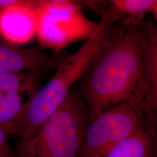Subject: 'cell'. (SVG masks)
<instances>
[{
    "label": "cell",
    "instance_id": "5",
    "mask_svg": "<svg viewBox=\"0 0 157 157\" xmlns=\"http://www.w3.org/2000/svg\"><path fill=\"white\" fill-rule=\"evenodd\" d=\"M146 122L149 124L140 109L128 103L101 112L87 120L78 157H105Z\"/></svg>",
    "mask_w": 157,
    "mask_h": 157
},
{
    "label": "cell",
    "instance_id": "12",
    "mask_svg": "<svg viewBox=\"0 0 157 157\" xmlns=\"http://www.w3.org/2000/svg\"><path fill=\"white\" fill-rule=\"evenodd\" d=\"M8 133L0 126V157H18L8 142Z\"/></svg>",
    "mask_w": 157,
    "mask_h": 157
},
{
    "label": "cell",
    "instance_id": "7",
    "mask_svg": "<svg viewBox=\"0 0 157 157\" xmlns=\"http://www.w3.org/2000/svg\"><path fill=\"white\" fill-rule=\"evenodd\" d=\"M140 31V49L143 71L147 86L141 110L147 121L157 126V27L151 18H137Z\"/></svg>",
    "mask_w": 157,
    "mask_h": 157
},
{
    "label": "cell",
    "instance_id": "9",
    "mask_svg": "<svg viewBox=\"0 0 157 157\" xmlns=\"http://www.w3.org/2000/svg\"><path fill=\"white\" fill-rule=\"evenodd\" d=\"M36 1H20L0 11V36L13 43L28 41L36 34L37 25Z\"/></svg>",
    "mask_w": 157,
    "mask_h": 157
},
{
    "label": "cell",
    "instance_id": "2",
    "mask_svg": "<svg viewBox=\"0 0 157 157\" xmlns=\"http://www.w3.org/2000/svg\"><path fill=\"white\" fill-rule=\"evenodd\" d=\"M93 32L83 44L58 67L50 80L39 89L11 126V132L26 139L56 111L65 101L73 87L82 78L109 28L119 19L106 10Z\"/></svg>",
    "mask_w": 157,
    "mask_h": 157
},
{
    "label": "cell",
    "instance_id": "11",
    "mask_svg": "<svg viewBox=\"0 0 157 157\" xmlns=\"http://www.w3.org/2000/svg\"><path fill=\"white\" fill-rule=\"evenodd\" d=\"M109 2L114 11L122 18L144 17L147 13H150L154 20L157 19L156 0H113Z\"/></svg>",
    "mask_w": 157,
    "mask_h": 157
},
{
    "label": "cell",
    "instance_id": "4",
    "mask_svg": "<svg viewBox=\"0 0 157 157\" xmlns=\"http://www.w3.org/2000/svg\"><path fill=\"white\" fill-rule=\"evenodd\" d=\"M36 34L42 45L60 52L70 44L86 40L97 23L85 17L81 6L71 1H36Z\"/></svg>",
    "mask_w": 157,
    "mask_h": 157
},
{
    "label": "cell",
    "instance_id": "8",
    "mask_svg": "<svg viewBox=\"0 0 157 157\" xmlns=\"http://www.w3.org/2000/svg\"><path fill=\"white\" fill-rule=\"evenodd\" d=\"M71 54L19 48L0 37V74L56 69Z\"/></svg>",
    "mask_w": 157,
    "mask_h": 157
},
{
    "label": "cell",
    "instance_id": "6",
    "mask_svg": "<svg viewBox=\"0 0 157 157\" xmlns=\"http://www.w3.org/2000/svg\"><path fill=\"white\" fill-rule=\"evenodd\" d=\"M39 72L0 74V126L7 132L39 90Z\"/></svg>",
    "mask_w": 157,
    "mask_h": 157
},
{
    "label": "cell",
    "instance_id": "3",
    "mask_svg": "<svg viewBox=\"0 0 157 157\" xmlns=\"http://www.w3.org/2000/svg\"><path fill=\"white\" fill-rule=\"evenodd\" d=\"M87 116L75 87L59 108L29 138L17 142L18 157H78Z\"/></svg>",
    "mask_w": 157,
    "mask_h": 157
},
{
    "label": "cell",
    "instance_id": "1",
    "mask_svg": "<svg viewBox=\"0 0 157 157\" xmlns=\"http://www.w3.org/2000/svg\"><path fill=\"white\" fill-rule=\"evenodd\" d=\"M78 82L75 88L87 120L122 103L141 110L147 86L137 18L124 17L109 28Z\"/></svg>",
    "mask_w": 157,
    "mask_h": 157
},
{
    "label": "cell",
    "instance_id": "10",
    "mask_svg": "<svg viewBox=\"0 0 157 157\" xmlns=\"http://www.w3.org/2000/svg\"><path fill=\"white\" fill-rule=\"evenodd\" d=\"M156 128L147 122L142 124L104 157H157Z\"/></svg>",
    "mask_w": 157,
    "mask_h": 157
},
{
    "label": "cell",
    "instance_id": "13",
    "mask_svg": "<svg viewBox=\"0 0 157 157\" xmlns=\"http://www.w3.org/2000/svg\"><path fill=\"white\" fill-rule=\"evenodd\" d=\"M0 37H1V36H0Z\"/></svg>",
    "mask_w": 157,
    "mask_h": 157
}]
</instances>
